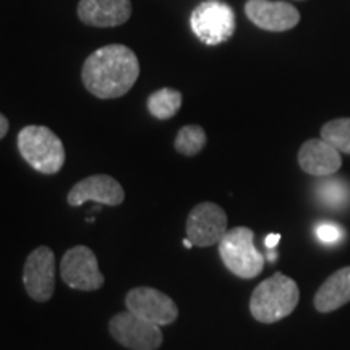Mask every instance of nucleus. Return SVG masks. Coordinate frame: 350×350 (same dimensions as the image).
I'll use <instances>...</instances> for the list:
<instances>
[{"mask_svg":"<svg viewBox=\"0 0 350 350\" xmlns=\"http://www.w3.org/2000/svg\"><path fill=\"white\" fill-rule=\"evenodd\" d=\"M138 57L130 47L111 44L86 59L81 78L86 90L99 99H116L129 93L138 80Z\"/></svg>","mask_w":350,"mask_h":350,"instance_id":"nucleus-1","label":"nucleus"},{"mask_svg":"<svg viewBox=\"0 0 350 350\" xmlns=\"http://www.w3.org/2000/svg\"><path fill=\"white\" fill-rule=\"evenodd\" d=\"M299 300L300 291L294 279L282 273H275L258 284L253 291L250 313L256 321L271 325L292 314L299 305Z\"/></svg>","mask_w":350,"mask_h":350,"instance_id":"nucleus-2","label":"nucleus"},{"mask_svg":"<svg viewBox=\"0 0 350 350\" xmlns=\"http://www.w3.org/2000/svg\"><path fill=\"white\" fill-rule=\"evenodd\" d=\"M18 151L34 170L46 175L57 174L65 164L62 139L47 126H25L18 133Z\"/></svg>","mask_w":350,"mask_h":350,"instance_id":"nucleus-3","label":"nucleus"},{"mask_svg":"<svg viewBox=\"0 0 350 350\" xmlns=\"http://www.w3.org/2000/svg\"><path fill=\"white\" fill-rule=\"evenodd\" d=\"M219 245V256L232 274L253 279L265 268V256L255 247V234L250 227H234L227 230Z\"/></svg>","mask_w":350,"mask_h":350,"instance_id":"nucleus-4","label":"nucleus"},{"mask_svg":"<svg viewBox=\"0 0 350 350\" xmlns=\"http://www.w3.org/2000/svg\"><path fill=\"white\" fill-rule=\"evenodd\" d=\"M190 26L201 42L217 46L234 36L235 13L221 0H206L191 12Z\"/></svg>","mask_w":350,"mask_h":350,"instance_id":"nucleus-5","label":"nucleus"},{"mask_svg":"<svg viewBox=\"0 0 350 350\" xmlns=\"http://www.w3.org/2000/svg\"><path fill=\"white\" fill-rule=\"evenodd\" d=\"M60 278L75 291H98L104 286V275L94 252L85 245H77L65 252L60 261Z\"/></svg>","mask_w":350,"mask_h":350,"instance_id":"nucleus-6","label":"nucleus"},{"mask_svg":"<svg viewBox=\"0 0 350 350\" xmlns=\"http://www.w3.org/2000/svg\"><path fill=\"white\" fill-rule=\"evenodd\" d=\"M112 338L130 350H156L163 344L161 326L131 312L116 314L109 323Z\"/></svg>","mask_w":350,"mask_h":350,"instance_id":"nucleus-7","label":"nucleus"},{"mask_svg":"<svg viewBox=\"0 0 350 350\" xmlns=\"http://www.w3.org/2000/svg\"><path fill=\"white\" fill-rule=\"evenodd\" d=\"M227 234V214L219 204L203 201L187 217V237L195 247H213Z\"/></svg>","mask_w":350,"mask_h":350,"instance_id":"nucleus-8","label":"nucleus"},{"mask_svg":"<svg viewBox=\"0 0 350 350\" xmlns=\"http://www.w3.org/2000/svg\"><path fill=\"white\" fill-rule=\"evenodd\" d=\"M125 305L129 312L161 327L172 325L178 318V308L175 301L164 292L152 287L131 288L125 297Z\"/></svg>","mask_w":350,"mask_h":350,"instance_id":"nucleus-9","label":"nucleus"},{"mask_svg":"<svg viewBox=\"0 0 350 350\" xmlns=\"http://www.w3.org/2000/svg\"><path fill=\"white\" fill-rule=\"evenodd\" d=\"M23 284L36 301H49L55 291V255L49 247H38L26 258Z\"/></svg>","mask_w":350,"mask_h":350,"instance_id":"nucleus-10","label":"nucleus"},{"mask_svg":"<svg viewBox=\"0 0 350 350\" xmlns=\"http://www.w3.org/2000/svg\"><path fill=\"white\" fill-rule=\"evenodd\" d=\"M248 20L260 29L282 33L295 28L300 21V13L288 2H271V0H248L245 3Z\"/></svg>","mask_w":350,"mask_h":350,"instance_id":"nucleus-11","label":"nucleus"},{"mask_svg":"<svg viewBox=\"0 0 350 350\" xmlns=\"http://www.w3.org/2000/svg\"><path fill=\"white\" fill-rule=\"evenodd\" d=\"M125 191L116 178L106 174L91 175L80 180L68 191L67 201L70 206H81L86 201H96L99 204L117 206L124 203Z\"/></svg>","mask_w":350,"mask_h":350,"instance_id":"nucleus-12","label":"nucleus"},{"mask_svg":"<svg viewBox=\"0 0 350 350\" xmlns=\"http://www.w3.org/2000/svg\"><path fill=\"white\" fill-rule=\"evenodd\" d=\"M300 169L313 177H329L342 165L340 151L323 138L308 139L299 151Z\"/></svg>","mask_w":350,"mask_h":350,"instance_id":"nucleus-13","label":"nucleus"},{"mask_svg":"<svg viewBox=\"0 0 350 350\" xmlns=\"http://www.w3.org/2000/svg\"><path fill=\"white\" fill-rule=\"evenodd\" d=\"M78 16L83 23L96 28H113L131 16L130 0H80Z\"/></svg>","mask_w":350,"mask_h":350,"instance_id":"nucleus-14","label":"nucleus"},{"mask_svg":"<svg viewBox=\"0 0 350 350\" xmlns=\"http://www.w3.org/2000/svg\"><path fill=\"white\" fill-rule=\"evenodd\" d=\"M350 301V266L329 275L314 294V308L319 313H329Z\"/></svg>","mask_w":350,"mask_h":350,"instance_id":"nucleus-15","label":"nucleus"},{"mask_svg":"<svg viewBox=\"0 0 350 350\" xmlns=\"http://www.w3.org/2000/svg\"><path fill=\"white\" fill-rule=\"evenodd\" d=\"M182 93L172 88L157 90L148 98V111L157 120H169L180 111Z\"/></svg>","mask_w":350,"mask_h":350,"instance_id":"nucleus-16","label":"nucleus"},{"mask_svg":"<svg viewBox=\"0 0 350 350\" xmlns=\"http://www.w3.org/2000/svg\"><path fill=\"white\" fill-rule=\"evenodd\" d=\"M174 146L183 156H196L206 146V133L200 125H185L178 130Z\"/></svg>","mask_w":350,"mask_h":350,"instance_id":"nucleus-17","label":"nucleus"},{"mask_svg":"<svg viewBox=\"0 0 350 350\" xmlns=\"http://www.w3.org/2000/svg\"><path fill=\"white\" fill-rule=\"evenodd\" d=\"M317 187V196L319 203L325 204L327 208H344L350 198L349 187L345 185L344 180L339 178H329L318 183Z\"/></svg>","mask_w":350,"mask_h":350,"instance_id":"nucleus-18","label":"nucleus"},{"mask_svg":"<svg viewBox=\"0 0 350 350\" xmlns=\"http://www.w3.org/2000/svg\"><path fill=\"white\" fill-rule=\"evenodd\" d=\"M321 138L332 144L336 150L350 154V119H334L323 125Z\"/></svg>","mask_w":350,"mask_h":350,"instance_id":"nucleus-19","label":"nucleus"},{"mask_svg":"<svg viewBox=\"0 0 350 350\" xmlns=\"http://www.w3.org/2000/svg\"><path fill=\"white\" fill-rule=\"evenodd\" d=\"M344 230L340 229L339 226L329 224V222H325V224L317 227V237L325 243H336L342 239Z\"/></svg>","mask_w":350,"mask_h":350,"instance_id":"nucleus-20","label":"nucleus"},{"mask_svg":"<svg viewBox=\"0 0 350 350\" xmlns=\"http://www.w3.org/2000/svg\"><path fill=\"white\" fill-rule=\"evenodd\" d=\"M279 242H281V235L279 234H269L268 237L265 239V245L269 248V250H274L278 247Z\"/></svg>","mask_w":350,"mask_h":350,"instance_id":"nucleus-21","label":"nucleus"},{"mask_svg":"<svg viewBox=\"0 0 350 350\" xmlns=\"http://www.w3.org/2000/svg\"><path fill=\"white\" fill-rule=\"evenodd\" d=\"M7 131H8V120L2 113V116H0V138H5Z\"/></svg>","mask_w":350,"mask_h":350,"instance_id":"nucleus-22","label":"nucleus"},{"mask_svg":"<svg viewBox=\"0 0 350 350\" xmlns=\"http://www.w3.org/2000/svg\"><path fill=\"white\" fill-rule=\"evenodd\" d=\"M183 247H187V248H191V247H195V245H193V243H191V240L187 237L185 240H183Z\"/></svg>","mask_w":350,"mask_h":350,"instance_id":"nucleus-23","label":"nucleus"}]
</instances>
